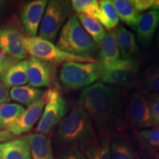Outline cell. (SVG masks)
Segmentation results:
<instances>
[{
    "label": "cell",
    "instance_id": "obj_1",
    "mask_svg": "<svg viewBox=\"0 0 159 159\" xmlns=\"http://www.w3.org/2000/svg\"><path fill=\"white\" fill-rule=\"evenodd\" d=\"M77 106L86 113L99 135L118 133L124 120L120 91L116 86L96 83L84 89Z\"/></svg>",
    "mask_w": 159,
    "mask_h": 159
},
{
    "label": "cell",
    "instance_id": "obj_2",
    "mask_svg": "<svg viewBox=\"0 0 159 159\" xmlns=\"http://www.w3.org/2000/svg\"><path fill=\"white\" fill-rule=\"evenodd\" d=\"M96 138L94 125L79 106L72 109L61 121L54 137L57 148L61 151L77 148L83 152Z\"/></svg>",
    "mask_w": 159,
    "mask_h": 159
},
{
    "label": "cell",
    "instance_id": "obj_3",
    "mask_svg": "<svg viewBox=\"0 0 159 159\" xmlns=\"http://www.w3.org/2000/svg\"><path fill=\"white\" fill-rule=\"evenodd\" d=\"M56 46L66 52L94 58L99 46L83 29L76 13H71L60 31Z\"/></svg>",
    "mask_w": 159,
    "mask_h": 159
},
{
    "label": "cell",
    "instance_id": "obj_4",
    "mask_svg": "<svg viewBox=\"0 0 159 159\" xmlns=\"http://www.w3.org/2000/svg\"><path fill=\"white\" fill-rule=\"evenodd\" d=\"M23 43L27 53L50 65L63 64L66 62L97 63L95 58L80 57L69 54L61 50L56 45L40 37H29L25 35Z\"/></svg>",
    "mask_w": 159,
    "mask_h": 159
},
{
    "label": "cell",
    "instance_id": "obj_5",
    "mask_svg": "<svg viewBox=\"0 0 159 159\" xmlns=\"http://www.w3.org/2000/svg\"><path fill=\"white\" fill-rule=\"evenodd\" d=\"M99 80L97 63L66 62L61 64L59 80L63 88L76 90L90 86Z\"/></svg>",
    "mask_w": 159,
    "mask_h": 159
},
{
    "label": "cell",
    "instance_id": "obj_6",
    "mask_svg": "<svg viewBox=\"0 0 159 159\" xmlns=\"http://www.w3.org/2000/svg\"><path fill=\"white\" fill-rule=\"evenodd\" d=\"M72 11L68 0H51L47 3L39 28V36L53 43Z\"/></svg>",
    "mask_w": 159,
    "mask_h": 159
},
{
    "label": "cell",
    "instance_id": "obj_7",
    "mask_svg": "<svg viewBox=\"0 0 159 159\" xmlns=\"http://www.w3.org/2000/svg\"><path fill=\"white\" fill-rule=\"evenodd\" d=\"M139 66L140 63L137 60L122 58L110 66L98 64L99 80L105 84L132 89L139 82Z\"/></svg>",
    "mask_w": 159,
    "mask_h": 159
},
{
    "label": "cell",
    "instance_id": "obj_8",
    "mask_svg": "<svg viewBox=\"0 0 159 159\" xmlns=\"http://www.w3.org/2000/svg\"><path fill=\"white\" fill-rule=\"evenodd\" d=\"M46 103L42 115L35 129L37 134L47 135L55 128L66 116L68 106L57 88L45 91Z\"/></svg>",
    "mask_w": 159,
    "mask_h": 159
},
{
    "label": "cell",
    "instance_id": "obj_9",
    "mask_svg": "<svg viewBox=\"0 0 159 159\" xmlns=\"http://www.w3.org/2000/svg\"><path fill=\"white\" fill-rule=\"evenodd\" d=\"M127 114L132 127L138 130L156 126L147 97L139 91H134L129 97Z\"/></svg>",
    "mask_w": 159,
    "mask_h": 159
},
{
    "label": "cell",
    "instance_id": "obj_10",
    "mask_svg": "<svg viewBox=\"0 0 159 159\" xmlns=\"http://www.w3.org/2000/svg\"><path fill=\"white\" fill-rule=\"evenodd\" d=\"M25 35L17 26L5 25L0 27V51L17 60H24L27 52L23 43Z\"/></svg>",
    "mask_w": 159,
    "mask_h": 159
},
{
    "label": "cell",
    "instance_id": "obj_11",
    "mask_svg": "<svg viewBox=\"0 0 159 159\" xmlns=\"http://www.w3.org/2000/svg\"><path fill=\"white\" fill-rule=\"evenodd\" d=\"M48 1L33 0L25 2L20 11L21 27L26 36L36 37Z\"/></svg>",
    "mask_w": 159,
    "mask_h": 159
},
{
    "label": "cell",
    "instance_id": "obj_12",
    "mask_svg": "<svg viewBox=\"0 0 159 159\" xmlns=\"http://www.w3.org/2000/svg\"><path fill=\"white\" fill-rule=\"evenodd\" d=\"M45 103L46 98L43 94L39 100L25 109L23 114L16 120L7 126L5 130H8L15 136L28 132L41 118Z\"/></svg>",
    "mask_w": 159,
    "mask_h": 159
},
{
    "label": "cell",
    "instance_id": "obj_13",
    "mask_svg": "<svg viewBox=\"0 0 159 159\" xmlns=\"http://www.w3.org/2000/svg\"><path fill=\"white\" fill-rule=\"evenodd\" d=\"M27 77L30 86L36 89L50 87L55 80L54 70L52 65L30 56L28 59Z\"/></svg>",
    "mask_w": 159,
    "mask_h": 159
},
{
    "label": "cell",
    "instance_id": "obj_14",
    "mask_svg": "<svg viewBox=\"0 0 159 159\" xmlns=\"http://www.w3.org/2000/svg\"><path fill=\"white\" fill-rule=\"evenodd\" d=\"M0 152L3 159H31L29 136L0 143Z\"/></svg>",
    "mask_w": 159,
    "mask_h": 159
},
{
    "label": "cell",
    "instance_id": "obj_15",
    "mask_svg": "<svg viewBox=\"0 0 159 159\" xmlns=\"http://www.w3.org/2000/svg\"><path fill=\"white\" fill-rule=\"evenodd\" d=\"M120 59L116 30H111L107 33L106 36L100 43V49L97 55V63L101 66H110Z\"/></svg>",
    "mask_w": 159,
    "mask_h": 159
},
{
    "label": "cell",
    "instance_id": "obj_16",
    "mask_svg": "<svg viewBox=\"0 0 159 159\" xmlns=\"http://www.w3.org/2000/svg\"><path fill=\"white\" fill-rule=\"evenodd\" d=\"M109 150L111 159H136L138 156L128 137L119 132L109 136Z\"/></svg>",
    "mask_w": 159,
    "mask_h": 159
},
{
    "label": "cell",
    "instance_id": "obj_17",
    "mask_svg": "<svg viewBox=\"0 0 159 159\" xmlns=\"http://www.w3.org/2000/svg\"><path fill=\"white\" fill-rule=\"evenodd\" d=\"M158 26L159 11L151 9L142 14L135 30L139 41L143 44L150 43L156 34Z\"/></svg>",
    "mask_w": 159,
    "mask_h": 159
},
{
    "label": "cell",
    "instance_id": "obj_18",
    "mask_svg": "<svg viewBox=\"0 0 159 159\" xmlns=\"http://www.w3.org/2000/svg\"><path fill=\"white\" fill-rule=\"evenodd\" d=\"M115 30L119 52L122 55V59L136 60V57L139 53V47L134 33L123 25L119 26Z\"/></svg>",
    "mask_w": 159,
    "mask_h": 159
},
{
    "label": "cell",
    "instance_id": "obj_19",
    "mask_svg": "<svg viewBox=\"0 0 159 159\" xmlns=\"http://www.w3.org/2000/svg\"><path fill=\"white\" fill-rule=\"evenodd\" d=\"M28 60H21L0 75V81L6 86L16 87L28 83Z\"/></svg>",
    "mask_w": 159,
    "mask_h": 159
},
{
    "label": "cell",
    "instance_id": "obj_20",
    "mask_svg": "<svg viewBox=\"0 0 159 159\" xmlns=\"http://www.w3.org/2000/svg\"><path fill=\"white\" fill-rule=\"evenodd\" d=\"M31 159H54L51 140L40 134H30Z\"/></svg>",
    "mask_w": 159,
    "mask_h": 159
},
{
    "label": "cell",
    "instance_id": "obj_21",
    "mask_svg": "<svg viewBox=\"0 0 159 159\" xmlns=\"http://www.w3.org/2000/svg\"><path fill=\"white\" fill-rule=\"evenodd\" d=\"M43 89L33 88L30 85L12 87L10 89V99L29 107L44 94Z\"/></svg>",
    "mask_w": 159,
    "mask_h": 159
},
{
    "label": "cell",
    "instance_id": "obj_22",
    "mask_svg": "<svg viewBox=\"0 0 159 159\" xmlns=\"http://www.w3.org/2000/svg\"><path fill=\"white\" fill-rule=\"evenodd\" d=\"M112 3L119 19L131 28L136 30L142 13L134 8L131 0H114Z\"/></svg>",
    "mask_w": 159,
    "mask_h": 159
},
{
    "label": "cell",
    "instance_id": "obj_23",
    "mask_svg": "<svg viewBox=\"0 0 159 159\" xmlns=\"http://www.w3.org/2000/svg\"><path fill=\"white\" fill-rule=\"evenodd\" d=\"M109 135H99L84 151L87 159H111Z\"/></svg>",
    "mask_w": 159,
    "mask_h": 159
},
{
    "label": "cell",
    "instance_id": "obj_24",
    "mask_svg": "<svg viewBox=\"0 0 159 159\" xmlns=\"http://www.w3.org/2000/svg\"><path fill=\"white\" fill-rule=\"evenodd\" d=\"M76 15L83 29L92 38L97 45H100L107 34V32L102 24L85 15L77 13Z\"/></svg>",
    "mask_w": 159,
    "mask_h": 159
},
{
    "label": "cell",
    "instance_id": "obj_25",
    "mask_svg": "<svg viewBox=\"0 0 159 159\" xmlns=\"http://www.w3.org/2000/svg\"><path fill=\"white\" fill-rule=\"evenodd\" d=\"M71 5L77 14H83L100 22L102 13L97 0H73Z\"/></svg>",
    "mask_w": 159,
    "mask_h": 159
},
{
    "label": "cell",
    "instance_id": "obj_26",
    "mask_svg": "<svg viewBox=\"0 0 159 159\" xmlns=\"http://www.w3.org/2000/svg\"><path fill=\"white\" fill-rule=\"evenodd\" d=\"M25 108L17 103H4L0 106V129L6 128L23 114Z\"/></svg>",
    "mask_w": 159,
    "mask_h": 159
},
{
    "label": "cell",
    "instance_id": "obj_27",
    "mask_svg": "<svg viewBox=\"0 0 159 159\" xmlns=\"http://www.w3.org/2000/svg\"><path fill=\"white\" fill-rule=\"evenodd\" d=\"M102 13V19L100 23L105 28L111 30L118 25L119 18L115 9L112 1L111 0H102L99 2Z\"/></svg>",
    "mask_w": 159,
    "mask_h": 159
},
{
    "label": "cell",
    "instance_id": "obj_28",
    "mask_svg": "<svg viewBox=\"0 0 159 159\" xmlns=\"http://www.w3.org/2000/svg\"><path fill=\"white\" fill-rule=\"evenodd\" d=\"M142 83L146 90L159 94V62L146 69L142 75Z\"/></svg>",
    "mask_w": 159,
    "mask_h": 159
},
{
    "label": "cell",
    "instance_id": "obj_29",
    "mask_svg": "<svg viewBox=\"0 0 159 159\" xmlns=\"http://www.w3.org/2000/svg\"><path fill=\"white\" fill-rule=\"evenodd\" d=\"M139 136L142 142L150 148L159 147V128L141 130L139 133Z\"/></svg>",
    "mask_w": 159,
    "mask_h": 159
},
{
    "label": "cell",
    "instance_id": "obj_30",
    "mask_svg": "<svg viewBox=\"0 0 159 159\" xmlns=\"http://www.w3.org/2000/svg\"><path fill=\"white\" fill-rule=\"evenodd\" d=\"M150 106L151 115L153 119L156 126H159V94L158 93H151L147 97Z\"/></svg>",
    "mask_w": 159,
    "mask_h": 159
},
{
    "label": "cell",
    "instance_id": "obj_31",
    "mask_svg": "<svg viewBox=\"0 0 159 159\" xmlns=\"http://www.w3.org/2000/svg\"><path fill=\"white\" fill-rule=\"evenodd\" d=\"M57 159H87V158L83 151L77 148H70L61 151Z\"/></svg>",
    "mask_w": 159,
    "mask_h": 159
},
{
    "label": "cell",
    "instance_id": "obj_32",
    "mask_svg": "<svg viewBox=\"0 0 159 159\" xmlns=\"http://www.w3.org/2000/svg\"><path fill=\"white\" fill-rule=\"evenodd\" d=\"M136 159H159V156L156 151L144 143Z\"/></svg>",
    "mask_w": 159,
    "mask_h": 159
},
{
    "label": "cell",
    "instance_id": "obj_33",
    "mask_svg": "<svg viewBox=\"0 0 159 159\" xmlns=\"http://www.w3.org/2000/svg\"><path fill=\"white\" fill-rule=\"evenodd\" d=\"M155 0H131L134 8L139 13L148 11L152 7Z\"/></svg>",
    "mask_w": 159,
    "mask_h": 159
},
{
    "label": "cell",
    "instance_id": "obj_34",
    "mask_svg": "<svg viewBox=\"0 0 159 159\" xmlns=\"http://www.w3.org/2000/svg\"><path fill=\"white\" fill-rule=\"evenodd\" d=\"M9 91L10 88L0 81V106L10 100Z\"/></svg>",
    "mask_w": 159,
    "mask_h": 159
},
{
    "label": "cell",
    "instance_id": "obj_35",
    "mask_svg": "<svg viewBox=\"0 0 159 159\" xmlns=\"http://www.w3.org/2000/svg\"><path fill=\"white\" fill-rule=\"evenodd\" d=\"M18 61H19V60L16 59L13 57L8 55V57L6 58L5 61H3L2 63H0V75L2 74L4 71H5L7 69L10 68L11 66H13V64H15L16 63H17Z\"/></svg>",
    "mask_w": 159,
    "mask_h": 159
},
{
    "label": "cell",
    "instance_id": "obj_36",
    "mask_svg": "<svg viewBox=\"0 0 159 159\" xmlns=\"http://www.w3.org/2000/svg\"><path fill=\"white\" fill-rule=\"evenodd\" d=\"M15 136H13L11 133L5 129H0V143H3L7 141L12 140L15 139Z\"/></svg>",
    "mask_w": 159,
    "mask_h": 159
},
{
    "label": "cell",
    "instance_id": "obj_37",
    "mask_svg": "<svg viewBox=\"0 0 159 159\" xmlns=\"http://www.w3.org/2000/svg\"><path fill=\"white\" fill-rule=\"evenodd\" d=\"M8 57V55L4 51H0V63H2L3 61H5L6 58Z\"/></svg>",
    "mask_w": 159,
    "mask_h": 159
},
{
    "label": "cell",
    "instance_id": "obj_38",
    "mask_svg": "<svg viewBox=\"0 0 159 159\" xmlns=\"http://www.w3.org/2000/svg\"><path fill=\"white\" fill-rule=\"evenodd\" d=\"M156 47L158 48V51H159V26L157 29L156 31Z\"/></svg>",
    "mask_w": 159,
    "mask_h": 159
},
{
    "label": "cell",
    "instance_id": "obj_39",
    "mask_svg": "<svg viewBox=\"0 0 159 159\" xmlns=\"http://www.w3.org/2000/svg\"><path fill=\"white\" fill-rule=\"evenodd\" d=\"M152 10H156V11H159V0H155L153 5H152Z\"/></svg>",
    "mask_w": 159,
    "mask_h": 159
},
{
    "label": "cell",
    "instance_id": "obj_40",
    "mask_svg": "<svg viewBox=\"0 0 159 159\" xmlns=\"http://www.w3.org/2000/svg\"><path fill=\"white\" fill-rule=\"evenodd\" d=\"M5 2L0 1V10L2 8V7L4 6V5H5Z\"/></svg>",
    "mask_w": 159,
    "mask_h": 159
},
{
    "label": "cell",
    "instance_id": "obj_41",
    "mask_svg": "<svg viewBox=\"0 0 159 159\" xmlns=\"http://www.w3.org/2000/svg\"><path fill=\"white\" fill-rule=\"evenodd\" d=\"M0 159H3L2 157V155H1V152H0Z\"/></svg>",
    "mask_w": 159,
    "mask_h": 159
}]
</instances>
